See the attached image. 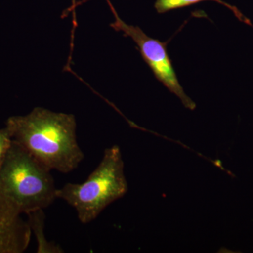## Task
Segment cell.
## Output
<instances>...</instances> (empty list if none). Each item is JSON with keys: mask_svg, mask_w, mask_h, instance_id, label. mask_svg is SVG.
Returning <instances> with one entry per match:
<instances>
[{"mask_svg": "<svg viewBox=\"0 0 253 253\" xmlns=\"http://www.w3.org/2000/svg\"><path fill=\"white\" fill-rule=\"evenodd\" d=\"M76 118L35 108L26 116L10 117L6 126L13 140L50 170L67 174L84 158L76 136Z\"/></svg>", "mask_w": 253, "mask_h": 253, "instance_id": "6da1fadb", "label": "cell"}, {"mask_svg": "<svg viewBox=\"0 0 253 253\" xmlns=\"http://www.w3.org/2000/svg\"><path fill=\"white\" fill-rule=\"evenodd\" d=\"M28 215V222L31 227L32 234L36 236L38 243V253H63L62 248L59 245L48 241L44 235L45 225V214L44 210L41 209L33 211L26 214Z\"/></svg>", "mask_w": 253, "mask_h": 253, "instance_id": "8992f818", "label": "cell"}, {"mask_svg": "<svg viewBox=\"0 0 253 253\" xmlns=\"http://www.w3.org/2000/svg\"><path fill=\"white\" fill-rule=\"evenodd\" d=\"M216 1V2L219 3V4L224 5L226 8L230 9L234 13V14L235 15L236 17L239 21H241V22L249 25V26H252L251 21H250L249 18L246 17L238 9L237 7L228 4V3L222 1V0H156L154 6L158 14H165V13L172 11V10L187 7V6H191V5L198 4V3L202 2V1Z\"/></svg>", "mask_w": 253, "mask_h": 253, "instance_id": "52a82bcc", "label": "cell"}, {"mask_svg": "<svg viewBox=\"0 0 253 253\" xmlns=\"http://www.w3.org/2000/svg\"><path fill=\"white\" fill-rule=\"evenodd\" d=\"M128 191L122 153L118 145L105 149L99 166L81 184L67 183L57 189L56 198L74 208L83 224L90 223Z\"/></svg>", "mask_w": 253, "mask_h": 253, "instance_id": "7a4b0ae2", "label": "cell"}, {"mask_svg": "<svg viewBox=\"0 0 253 253\" xmlns=\"http://www.w3.org/2000/svg\"><path fill=\"white\" fill-rule=\"evenodd\" d=\"M106 1L115 16V21L111 23V27L131 38L139 47L141 56L158 81L166 86L168 90L175 94L186 108L190 110L196 109L194 101L187 96L179 83L168 53L167 43L148 36L138 26L126 24L119 17L110 0H106Z\"/></svg>", "mask_w": 253, "mask_h": 253, "instance_id": "277c9868", "label": "cell"}, {"mask_svg": "<svg viewBox=\"0 0 253 253\" xmlns=\"http://www.w3.org/2000/svg\"><path fill=\"white\" fill-rule=\"evenodd\" d=\"M51 172L13 140L0 168V191L22 214L44 210L57 199Z\"/></svg>", "mask_w": 253, "mask_h": 253, "instance_id": "3957f363", "label": "cell"}, {"mask_svg": "<svg viewBox=\"0 0 253 253\" xmlns=\"http://www.w3.org/2000/svg\"><path fill=\"white\" fill-rule=\"evenodd\" d=\"M21 214L0 191V253H22L28 249L32 231Z\"/></svg>", "mask_w": 253, "mask_h": 253, "instance_id": "5b68a950", "label": "cell"}, {"mask_svg": "<svg viewBox=\"0 0 253 253\" xmlns=\"http://www.w3.org/2000/svg\"><path fill=\"white\" fill-rule=\"evenodd\" d=\"M12 141L11 133L6 126L0 129V168L11 147Z\"/></svg>", "mask_w": 253, "mask_h": 253, "instance_id": "ba28073f", "label": "cell"}]
</instances>
